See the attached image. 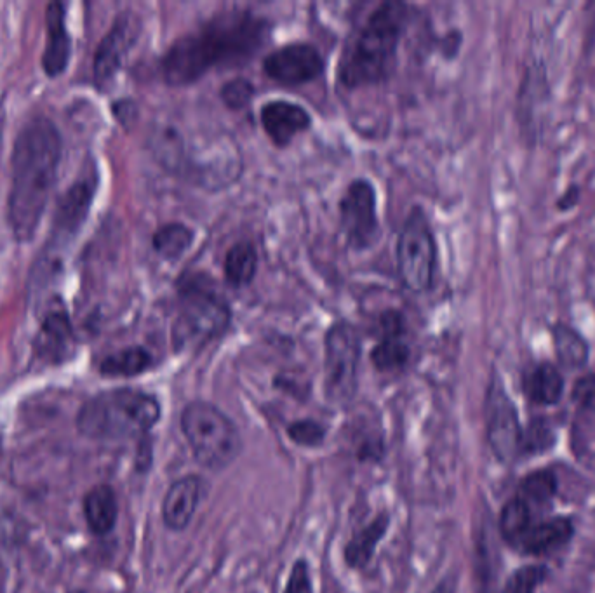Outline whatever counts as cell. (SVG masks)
Listing matches in <instances>:
<instances>
[{
    "label": "cell",
    "mask_w": 595,
    "mask_h": 593,
    "mask_svg": "<svg viewBox=\"0 0 595 593\" xmlns=\"http://www.w3.org/2000/svg\"><path fill=\"white\" fill-rule=\"evenodd\" d=\"M199 500H201V482L197 477H185L174 482L173 486L169 487L162 505L164 524L173 531L185 529L194 517Z\"/></svg>",
    "instance_id": "18"
},
{
    "label": "cell",
    "mask_w": 595,
    "mask_h": 593,
    "mask_svg": "<svg viewBox=\"0 0 595 593\" xmlns=\"http://www.w3.org/2000/svg\"><path fill=\"white\" fill-rule=\"evenodd\" d=\"M154 364L152 354L143 347L124 348L103 359L100 373L110 378H131L145 373Z\"/></svg>",
    "instance_id": "25"
},
{
    "label": "cell",
    "mask_w": 595,
    "mask_h": 593,
    "mask_svg": "<svg viewBox=\"0 0 595 593\" xmlns=\"http://www.w3.org/2000/svg\"><path fill=\"white\" fill-rule=\"evenodd\" d=\"M434 593H456L455 580L448 578L442 581L441 585L435 588Z\"/></svg>",
    "instance_id": "36"
},
{
    "label": "cell",
    "mask_w": 595,
    "mask_h": 593,
    "mask_svg": "<svg viewBox=\"0 0 595 593\" xmlns=\"http://www.w3.org/2000/svg\"><path fill=\"white\" fill-rule=\"evenodd\" d=\"M545 578H547V567H519L505 583L503 593H536V588L542 585Z\"/></svg>",
    "instance_id": "31"
},
{
    "label": "cell",
    "mask_w": 595,
    "mask_h": 593,
    "mask_svg": "<svg viewBox=\"0 0 595 593\" xmlns=\"http://www.w3.org/2000/svg\"><path fill=\"white\" fill-rule=\"evenodd\" d=\"M34 347L37 357L47 364H63L74 355V327L63 308L51 310L44 317Z\"/></svg>",
    "instance_id": "14"
},
{
    "label": "cell",
    "mask_w": 595,
    "mask_h": 593,
    "mask_svg": "<svg viewBox=\"0 0 595 593\" xmlns=\"http://www.w3.org/2000/svg\"><path fill=\"white\" fill-rule=\"evenodd\" d=\"M70 593H84V592H70Z\"/></svg>",
    "instance_id": "37"
},
{
    "label": "cell",
    "mask_w": 595,
    "mask_h": 593,
    "mask_svg": "<svg viewBox=\"0 0 595 593\" xmlns=\"http://www.w3.org/2000/svg\"><path fill=\"white\" fill-rule=\"evenodd\" d=\"M486 437L491 451L503 463H510L521 454L519 413L498 374L491 376L486 392Z\"/></svg>",
    "instance_id": "10"
},
{
    "label": "cell",
    "mask_w": 595,
    "mask_h": 593,
    "mask_svg": "<svg viewBox=\"0 0 595 593\" xmlns=\"http://www.w3.org/2000/svg\"><path fill=\"white\" fill-rule=\"evenodd\" d=\"M555 444L554 428L543 418L529 421L528 428L522 430L521 453L543 454Z\"/></svg>",
    "instance_id": "30"
},
{
    "label": "cell",
    "mask_w": 595,
    "mask_h": 593,
    "mask_svg": "<svg viewBox=\"0 0 595 593\" xmlns=\"http://www.w3.org/2000/svg\"><path fill=\"white\" fill-rule=\"evenodd\" d=\"M232 319L230 305L213 287L199 280L181 289L180 308L173 324V345L178 352H190L208 345L227 331Z\"/></svg>",
    "instance_id": "5"
},
{
    "label": "cell",
    "mask_w": 595,
    "mask_h": 593,
    "mask_svg": "<svg viewBox=\"0 0 595 593\" xmlns=\"http://www.w3.org/2000/svg\"><path fill=\"white\" fill-rule=\"evenodd\" d=\"M96 181L93 176L82 178L74 183L67 195L61 199L56 214V237H72L86 220L89 207L93 202Z\"/></svg>",
    "instance_id": "20"
},
{
    "label": "cell",
    "mask_w": 595,
    "mask_h": 593,
    "mask_svg": "<svg viewBox=\"0 0 595 593\" xmlns=\"http://www.w3.org/2000/svg\"><path fill=\"white\" fill-rule=\"evenodd\" d=\"M194 242V232L181 223H169L154 235V247L166 260H178Z\"/></svg>",
    "instance_id": "29"
},
{
    "label": "cell",
    "mask_w": 595,
    "mask_h": 593,
    "mask_svg": "<svg viewBox=\"0 0 595 593\" xmlns=\"http://www.w3.org/2000/svg\"><path fill=\"white\" fill-rule=\"evenodd\" d=\"M261 124L277 147H286L296 134L307 131L312 119L300 105L289 101H270L261 108Z\"/></svg>",
    "instance_id": "15"
},
{
    "label": "cell",
    "mask_w": 595,
    "mask_h": 593,
    "mask_svg": "<svg viewBox=\"0 0 595 593\" xmlns=\"http://www.w3.org/2000/svg\"><path fill=\"white\" fill-rule=\"evenodd\" d=\"M61 159V136L51 120L35 117L21 129L13 148L9 225L14 237L34 239L53 192Z\"/></svg>",
    "instance_id": "2"
},
{
    "label": "cell",
    "mask_w": 595,
    "mask_h": 593,
    "mask_svg": "<svg viewBox=\"0 0 595 593\" xmlns=\"http://www.w3.org/2000/svg\"><path fill=\"white\" fill-rule=\"evenodd\" d=\"M557 493V479L550 470H536L526 475L517 489V498L528 505L533 515L552 505Z\"/></svg>",
    "instance_id": "24"
},
{
    "label": "cell",
    "mask_w": 595,
    "mask_h": 593,
    "mask_svg": "<svg viewBox=\"0 0 595 593\" xmlns=\"http://www.w3.org/2000/svg\"><path fill=\"white\" fill-rule=\"evenodd\" d=\"M533 517L535 515L529 510L528 505L522 503L517 496L507 501L498 520V531L505 543H509L510 547L519 548L529 527L533 526Z\"/></svg>",
    "instance_id": "27"
},
{
    "label": "cell",
    "mask_w": 595,
    "mask_h": 593,
    "mask_svg": "<svg viewBox=\"0 0 595 593\" xmlns=\"http://www.w3.org/2000/svg\"><path fill=\"white\" fill-rule=\"evenodd\" d=\"M387 527L388 517L382 514L375 522H371L368 527H364L361 533L355 534L354 538L348 543L347 550H345V559H347L348 566H366L373 554H375L376 545H378V541L382 540Z\"/></svg>",
    "instance_id": "28"
},
{
    "label": "cell",
    "mask_w": 595,
    "mask_h": 593,
    "mask_svg": "<svg viewBox=\"0 0 595 593\" xmlns=\"http://www.w3.org/2000/svg\"><path fill=\"white\" fill-rule=\"evenodd\" d=\"M550 103L552 86L547 67L543 61H529L515 94V120L529 148L536 147L542 140L550 117Z\"/></svg>",
    "instance_id": "8"
},
{
    "label": "cell",
    "mask_w": 595,
    "mask_h": 593,
    "mask_svg": "<svg viewBox=\"0 0 595 593\" xmlns=\"http://www.w3.org/2000/svg\"><path fill=\"white\" fill-rule=\"evenodd\" d=\"M437 244L420 207H415L397 240V268L406 287L415 293H427L434 284Z\"/></svg>",
    "instance_id": "7"
},
{
    "label": "cell",
    "mask_w": 595,
    "mask_h": 593,
    "mask_svg": "<svg viewBox=\"0 0 595 593\" xmlns=\"http://www.w3.org/2000/svg\"><path fill=\"white\" fill-rule=\"evenodd\" d=\"M82 508L91 533L105 536L114 529L119 515V505L112 487L107 484L91 487L84 496Z\"/></svg>",
    "instance_id": "21"
},
{
    "label": "cell",
    "mask_w": 595,
    "mask_h": 593,
    "mask_svg": "<svg viewBox=\"0 0 595 593\" xmlns=\"http://www.w3.org/2000/svg\"><path fill=\"white\" fill-rule=\"evenodd\" d=\"M255 93V87L246 79H234L227 82V86L221 89V98L227 107L232 110H241L246 107Z\"/></svg>",
    "instance_id": "32"
},
{
    "label": "cell",
    "mask_w": 595,
    "mask_h": 593,
    "mask_svg": "<svg viewBox=\"0 0 595 593\" xmlns=\"http://www.w3.org/2000/svg\"><path fill=\"white\" fill-rule=\"evenodd\" d=\"M267 32V23L253 14L216 16L169 47L162 60V75L171 86H187L213 68L246 63L265 44Z\"/></svg>",
    "instance_id": "1"
},
{
    "label": "cell",
    "mask_w": 595,
    "mask_h": 593,
    "mask_svg": "<svg viewBox=\"0 0 595 593\" xmlns=\"http://www.w3.org/2000/svg\"><path fill=\"white\" fill-rule=\"evenodd\" d=\"M557 362L568 371H580L590 359V345L576 327L568 322H555L550 327Z\"/></svg>",
    "instance_id": "22"
},
{
    "label": "cell",
    "mask_w": 595,
    "mask_h": 593,
    "mask_svg": "<svg viewBox=\"0 0 595 593\" xmlns=\"http://www.w3.org/2000/svg\"><path fill=\"white\" fill-rule=\"evenodd\" d=\"M159 418L161 406L155 397L119 388L87 400L77 416V427L91 439H129L147 434Z\"/></svg>",
    "instance_id": "4"
},
{
    "label": "cell",
    "mask_w": 595,
    "mask_h": 593,
    "mask_svg": "<svg viewBox=\"0 0 595 593\" xmlns=\"http://www.w3.org/2000/svg\"><path fill=\"white\" fill-rule=\"evenodd\" d=\"M406 20L408 7L395 2L383 4L369 16L341 58L338 77L343 86H371L392 74Z\"/></svg>",
    "instance_id": "3"
},
{
    "label": "cell",
    "mask_w": 595,
    "mask_h": 593,
    "mask_svg": "<svg viewBox=\"0 0 595 593\" xmlns=\"http://www.w3.org/2000/svg\"><path fill=\"white\" fill-rule=\"evenodd\" d=\"M181 430L195 460L211 470L228 467L241 453V435L234 423L208 402H192L185 407Z\"/></svg>",
    "instance_id": "6"
},
{
    "label": "cell",
    "mask_w": 595,
    "mask_h": 593,
    "mask_svg": "<svg viewBox=\"0 0 595 593\" xmlns=\"http://www.w3.org/2000/svg\"><path fill=\"white\" fill-rule=\"evenodd\" d=\"M401 317L390 312L383 317V340L376 345L371 359L380 371H395L409 359V347L402 340Z\"/></svg>",
    "instance_id": "23"
},
{
    "label": "cell",
    "mask_w": 595,
    "mask_h": 593,
    "mask_svg": "<svg viewBox=\"0 0 595 593\" xmlns=\"http://www.w3.org/2000/svg\"><path fill=\"white\" fill-rule=\"evenodd\" d=\"M582 200V187L578 183H569L568 187L562 190V194L555 200V209L559 213L573 211Z\"/></svg>",
    "instance_id": "35"
},
{
    "label": "cell",
    "mask_w": 595,
    "mask_h": 593,
    "mask_svg": "<svg viewBox=\"0 0 595 593\" xmlns=\"http://www.w3.org/2000/svg\"><path fill=\"white\" fill-rule=\"evenodd\" d=\"M340 221L341 230L354 249H366L378 240L376 192L368 180H355L348 185L340 202Z\"/></svg>",
    "instance_id": "11"
},
{
    "label": "cell",
    "mask_w": 595,
    "mask_h": 593,
    "mask_svg": "<svg viewBox=\"0 0 595 593\" xmlns=\"http://www.w3.org/2000/svg\"><path fill=\"white\" fill-rule=\"evenodd\" d=\"M47 44L42 58V67L49 77H58L65 72L70 61V35L65 25V6L54 2L47 7Z\"/></svg>",
    "instance_id": "17"
},
{
    "label": "cell",
    "mask_w": 595,
    "mask_h": 593,
    "mask_svg": "<svg viewBox=\"0 0 595 593\" xmlns=\"http://www.w3.org/2000/svg\"><path fill=\"white\" fill-rule=\"evenodd\" d=\"M575 534L573 520L568 517H554L542 520L529 527L528 533L519 545V550L529 555H550L566 547Z\"/></svg>",
    "instance_id": "19"
},
{
    "label": "cell",
    "mask_w": 595,
    "mask_h": 593,
    "mask_svg": "<svg viewBox=\"0 0 595 593\" xmlns=\"http://www.w3.org/2000/svg\"><path fill=\"white\" fill-rule=\"evenodd\" d=\"M284 593H312L307 564L303 560L296 562L295 567H293Z\"/></svg>",
    "instance_id": "34"
},
{
    "label": "cell",
    "mask_w": 595,
    "mask_h": 593,
    "mask_svg": "<svg viewBox=\"0 0 595 593\" xmlns=\"http://www.w3.org/2000/svg\"><path fill=\"white\" fill-rule=\"evenodd\" d=\"M263 68L270 79L296 86L317 79L324 72V60L310 44H289L267 56Z\"/></svg>",
    "instance_id": "12"
},
{
    "label": "cell",
    "mask_w": 595,
    "mask_h": 593,
    "mask_svg": "<svg viewBox=\"0 0 595 593\" xmlns=\"http://www.w3.org/2000/svg\"><path fill=\"white\" fill-rule=\"evenodd\" d=\"M359 360V334L347 322H338L326 334V392L329 399L347 404L354 397Z\"/></svg>",
    "instance_id": "9"
},
{
    "label": "cell",
    "mask_w": 595,
    "mask_h": 593,
    "mask_svg": "<svg viewBox=\"0 0 595 593\" xmlns=\"http://www.w3.org/2000/svg\"><path fill=\"white\" fill-rule=\"evenodd\" d=\"M564 390L566 381L561 369L549 360L536 362L522 374V392L536 406H555L562 399Z\"/></svg>",
    "instance_id": "16"
},
{
    "label": "cell",
    "mask_w": 595,
    "mask_h": 593,
    "mask_svg": "<svg viewBox=\"0 0 595 593\" xmlns=\"http://www.w3.org/2000/svg\"><path fill=\"white\" fill-rule=\"evenodd\" d=\"M136 35H138V28L131 20V16H122L115 21L107 37L101 40L94 58V79L98 82V86H107L108 82L114 80L119 68L122 67V61L136 40Z\"/></svg>",
    "instance_id": "13"
},
{
    "label": "cell",
    "mask_w": 595,
    "mask_h": 593,
    "mask_svg": "<svg viewBox=\"0 0 595 593\" xmlns=\"http://www.w3.org/2000/svg\"><path fill=\"white\" fill-rule=\"evenodd\" d=\"M288 432L289 437L300 446H319L326 435V430L319 423L308 420L296 421L289 427Z\"/></svg>",
    "instance_id": "33"
},
{
    "label": "cell",
    "mask_w": 595,
    "mask_h": 593,
    "mask_svg": "<svg viewBox=\"0 0 595 593\" xmlns=\"http://www.w3.org/2000/svg\"><path fill=\"white\" fill-rule=\"evenodd\" d=\"M258 268V254L251 242L242 240L230 247L225 258V277L235 287L248 286L253 282Z\"/></svg>",
    "instance_id": "26"
}]
</instances>
